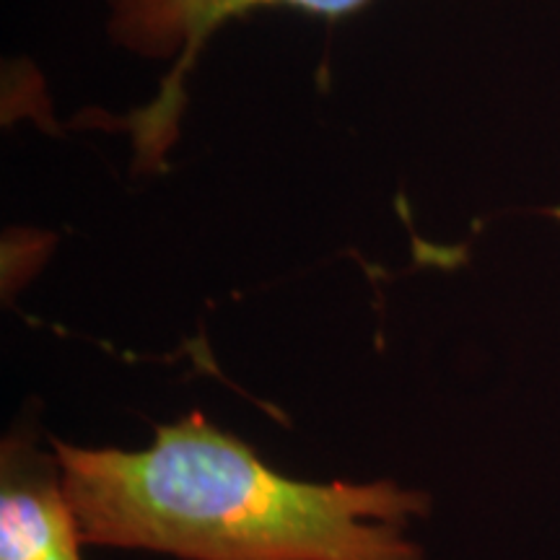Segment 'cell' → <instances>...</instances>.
Instances as JSON below:
<instances>
[{"mask_svg": "<svg viewBox=\"0 0 560 560\" xmlns=\"http://www.w3.org/2000/svg\"><path fill=\"white\" fill-rule=\"evenodd\" d=\"M83 542L182 560H423L408 537L425 495L374 482H301L192 412L149 450L55 441Z\"/></svg>", "mask_w": 560, "mask_h": 560, "instance_id": "cell-1", "label": "cell"}, {"mask_svg": "<svg viewBox=\"0 0 560 560\" xmlns=\"http://www.w3.org/2000/svg\"><path fill=\"white\" fill-rule=\"evenodd\" d=\"M369 0H109L117 45L156 60H174L156 100L130 122L140 170H156L174 145L185 109L187 75L210 34L257 9H296L314 16H346Z\"/></svg>", "mask_w": 560, "mask_h": 560, "instance_id": "cell-2", "label": "cell"}, {"mask_svg": "<svg viewBox=\"0 0 560 560\" xmlns=\"http://www.w3.org/2000/svg\"><path fill=\"white\" fill-rule=\"evenodd\" d=\"M81 542L58 457L37 452L30 441H5L0 560H81Z\"/></svg>", "mask_w": 560, "mask_h": 560, "instance_id": "cell-3", "label": "cell"}]
</instances>
